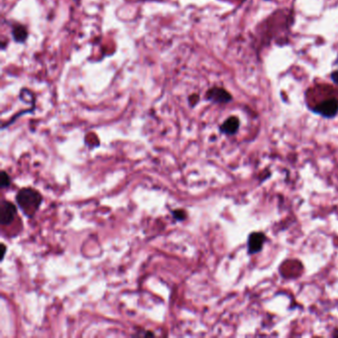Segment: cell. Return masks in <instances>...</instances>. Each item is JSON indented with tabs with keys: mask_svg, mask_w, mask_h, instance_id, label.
Masks as SVG:
<instances>
[{
	"mask_svg": "<svg viewBox=\"0 0 338 338\" xmlns=\"http://www.w3.org/2000/svg\"><path fill=\"white\" fill-rule=\"evenodd\" d=\"M42 200V194L31 188L20 190L16 196V202L19 208L29 218H32L36 214L41 206Z\"/></svg>",
	"mask_w": 338,
	"mask_h": 338,
	"instance_id": "cell-1",
	"label": "cell"
},
{
	"mask_svg": "<svg viewBox=\"0 0 338 338\" xmlns=\"http://www.w3.org/2000/svg\"><path fill=\"white\" fill-rule=\"evenodd\" d=\"M312 112L324 118H334L338 113V100L328 98L318 104L312 108Z\"/></svg>",
	"mask_w": 338,
	"mask_h": 338,
	"instance_id": "cell-2",
	"label": "cell"
},
{
	"mask_svg": "<svg viewBox=\"0 0 338 338\" xmlns=\"http://www.w3.org/2000/svg\"><path fill=\"white\" fill-rule=\"evenodd\" d=\"M266 241V235L263 232H252L248 236L247 241V251L249 255H254L259 253Z\"/></svg>",
	"mask_w": 338,
	"mask_h": 338,
	"instance_id": "cell-3",
	"label": "cell"
},
{
	"mask_svg": "<svg viewBox=\"0 0 338 338\" xmlns=\"http://www.w3.org/2000/svg\"><path fill=\"white\" fill-rule=\"evenodd\" d=\"M17 214L16 206L10 202L3 200L0 206V220L2 226H8L12 224Z\"/></svg>",
	"mask_w": 338,
	"mask_h": 338,
	"instance_id": "cell-4",
	"label": "cell"
},
{
	"mask_svg": "<svg viewBox=\"0 0 338 338\" xmlns=\"http://www.w3.org/2000/svg\"><path fill=\"white\" fill-rule=\"evenodd\" d=\"M206 98L214 104H228L232 100L231 94L222 88H212L206 92Z\"/></svg>",
	"mask_w": 338,
	"mask_h": 338,
	"instance_id": "cell-5",
	"label": "cell"
},
{
	"mask_svg": "<svg viewBox=\"0 0 338 338\" xmlns=\"http://www.w3.org/2000/svg\"><path fill=\"white\" fill-rule=\"evenodd\" d=\"M240 127V121L237 117L231 116L227 118L224 124L220 126V131L226 135H234L237 133Z\"/></svg>",
	"mask_w": 338,
	"mask_h": 338,
	"instance_id": "cell-6",
	"label": "cell"
},
{
	"mask_svg": "<svg viewBox=\"0 0 338 338\" xmlns=\"http://www.w3.org/2000/svg\"><path fill=\"white\" fill-rule=\"evenodd\" d=\"M12 35H13V38L16 42L21 43V42H24L26 40L28 34H27L26 29L23 26L18 25V26L14 27V29L12 31Z\"/></svg>",
	"mask_w": 338,
	"mask_h": 338,
	"instance_id": "cell-7",
	"label": "cell"
},
{
	"mask_svg": "<svg viewBox=\"0 0 338 338\" xmlns=\"http://www.w3.org/2000/svg\"><path fill=\"white\" fill-rule=\"evenodd\" d=\"M10 184H11V180H10L9 174L5 170H2L1 172V176H0V186L2 188H9Z\"/></svg>",
	"mask_w": 338,
	"mask_h": 338,
	"instance_id": "cell-8",
	"label": "cell"
},
{
	"mask_svg": "<svg viewBox=\"0 0 338 338\" xmlns=\"http://www.w3.org/2000/svg\"><path fill=\"white\" fill-rule=\"evenodd\" d=\"M174 216L176 218V220H184L186 216V214L184 210H174L172 212Z\"/></svg>",
	"mask_w": 338,
	"mask_h": 338,
	"instance_id": "cell-9",
	"label": "cell"
},
{
	"mask_svg": "<svg viewBox=\"0 0 338 338\" xmlns=\"http://www.w3.org/2000/svg\"><path fill=\"white\" fill-rule=\"evenodd\" d=\"M332 80L338 84V70H334L332 74Z\"/></svg>",
	"mask_w": 338,
	"mask_h": 338,
	"instance_id": "cell-10",
	"label": "cell"
}]
</instances>
